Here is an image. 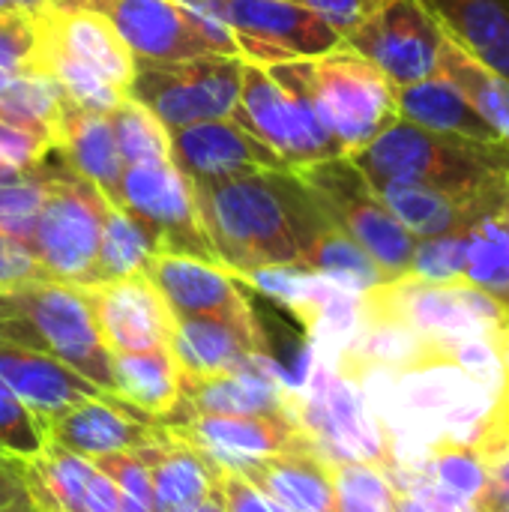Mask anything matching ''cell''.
Returning a JSON list of instances; mask_svg holds the SVG:
<instances>
[{"label": "cell", "mask_w": 509, "mask_h": 512, "mask_svg": "<svg viewBox=\"0 0 509 512\" xmlns=\"http://www.w3.org/2000/svg\"><path fill=\"white\" fill-rule=\"evenodd\" d=\"M51 150L54 144L45 132L0 114V180L39 168Z\"/></svg>", "instance_id": "42"}, {"label": "cell", "mask_w": 509, "mask_h": 512, "mask_svg": "<svg viewBox=\"0 0 509 512\" xmlns=\"http://www.w3.org/2000/svg\"><path fill=\"white\" fill-rule=\"evenodd\" d=\"M498 303H501V309H504V315H507V324H509V291L507 294H501V297H495Z\"/></svg>", "instance_id": "56"}, {"label": "cell", "mask_w": 509, "mask_h": 512, "mask_svg": "<svg viewBox=\"0 0 509 512\" xmlns=\"http://www.w3.org/2000/svg\"><path fill=\"white\" fill-rule=\"evenodd\" d=\"M396 105L402 120L417 123L423 129L480 144H504L498 132L480 117V111L444 75L396 87Z\"/></svg>", "instance_id": "31"}, {"label": "cell", "mask_w": 509, "mask_h": 512, "mask_svg": "<svg viewBox=\"0 0 509 512\" xmlns=\"http://www.w3.org/2000/svg\"><path fill=\"white\" fill-rule=\"evenodd\" d=\"M99 336L111 354L168 348L174 315L147 276H126L81 288Z\"/></svg>", "instance_id": "16"}, {"label": "cell", "mask_w": 509, "mask_h": 512, "mask_svg": "<svg viewBox=\"0 0 509 512\" xmlns=\"http://www.w3.org/2000/svg\"><path fill=\"white\" fill-rule=\"evenodd\" d=\"M168 354L180 375L207 378V375H222L255 354H267V339L258 327V318L237 321V318H216V315H195V318L174 321Z\"/></svg>", "instance_id": "23"}, {"label": "cell", "mask_w": 509, "mask_h": 512, "mask_svg": "<svg viewBox=\"0 0 509 512\" xmlns=\"http://www.w3.org/2000/svg\"><path fill=\"white\" fill-rule=\"evenodd\" d=\"M33 24L36 72L51 75L78 108L111 114L129 96L135 57L102 12L45 9Z\"/></svg>", "instance_id": "3"}, {"label": "cell", "mask_w": 509, "mask_h": 512, "mask_svg": "<svg viewBox=\"0 0 509 512\" xmlns=\"http://www.w3.org/2000/svg\"><path fill=\"white\" fill-rule=\"evenodd\" d=\"M306 429L330 462H372L390 471L396 465L390 444L369 417L357 387L342 372L315 369L309 399H300Z\"/></svg>", "instance_id": "14"}, {"label": "cell", "mask_w": 509, "mask_h": 512, "mask_svg": "<svg viewBox=\"0 0 509 512\" xmlns=\"http://www.w3.org/2000/svg\"><path fill=\"white\" fill-rule=\"evenodd\" d=\"M309 189V186H306ZM300 258L309 273H318L351 294H366L369 288L387 282L378 264L330 219L321 201L309 189V204L300 219Z\"/></svg>", "instance_id": "26"}, {"label": "cell", "mask_w": 509, "mask_h": 512, "mask_svg": "<svg viewBox=\"0 0 509 512\" xmlns=\"http://www.w3.org/2000/svg\"><path fill=\"white\" fill-rule=\"evenodd\" d=\"M174 3L189 15V21L207 39V45L213 48V54L240 57L237 42L231 36V27L225 21V0H174Z\"/></svg>", "instance_id": "45"}, {"label": "cell", "mask_w": 509, "mask_h": 512, "mask_svg": "<svg viewBox=\"0 0 509 512\" xmlns=\"http://www.w3.org/2000/svg\"><path fill=\"white\" fill-rule=\"evenodd\" d=\"M0 12H18L15 9V0H0Z\"/></svg>", "instance_id": "57"}, {"label": "cell", "mask_w": 509, "mask_h": 512, "mask_svg": "<svg viewBox=\"0 0 509 512\" xmlns=\"http://www.w3.org/2000/svg\"><path fill=\"white\" fill-rule=\"evenodd\" d=\"M108 120H111L123 165L171 162L168 129L132 96H123V102L108 114Z\"/></svg>", "instance_id": "38"}, {"label": "cell", "mask_w": 509, "mask_h": 512, "mask_svg": "<svg viewBox=\"0 0 509 512\" xmlns=\"http://www.w3.org/2000/svg\"><path fill=\"white\" fill-rule=\"evenodd\" d=\"M48 444L45 423L0 381V447L21 462L39 456Z\"/></svg>", "instance_id": "41"}, {"label": "cell", "mask_w": 509, "mask_h": 512, "mask_svg": "<svg viewBox=\"0 0 509 512\" xmlns=\"http://www.w3.org/2000/svg\"><path fill=\"white\" fill-rule=\"evenodd\" d=\"M24 465H27V462H21V459H15L12 453H6V450L0 447V468H3V471H12V474H18V477H24Z\"/></svg>", "instance_id": "55"}, {"label": "cell", "mask_w": 509, "mask_h": 512, "mask_svg": "<svg viewBox=\"0 0 509 512\" xmlns=\"http://www.w3.org/2000/svg\"><path fill=\"white\" fill-rule=\"evenodd\" d=\"M441 30L509 81V0H423Z\"/></svg>", "instance_id": "29"}, {"label": "cell", "mask_w": 509, "mask_h": 512, "mask_svg": "<svg viewBox=\"0 0 509 512\" xmlns=\"http://www.w3.org/2000/svg\"><path fill=\"white\" fill-rule=\"evenodd\" d=\"M3 18H6V12H0V24H3Z\"/></svg>", "instance_id": "58"}, {"label": "cell", "mask_w": 509, "mask_h": 512, "mask_svg": "<svg viewBox=\"0 0 509 512\" xmlns=\"http://www.w3.org/2000/svg\"><path fill=\"white\" fill-rule=\"evenodd\" d=\"M24 72H36V24L33 15L6 12L0 24V93Z\"/></svg>", "instance_id": "44"}, {"label": "cell", "mask_w": 509, "mask_h": 512, "mask_svg": "<svg viewBox=\"0 0 509 512\" xmlns=\"http://www.w3.org/2000/svg\"><path fill=\"white\" fill-rule=\"evenodd\" d=\"M330 219L378 264L384 279H402L411 270L417 237L384 207L351 156H336L294 171Z\"/></svg>", "instance_id": "9"}, {"label": "cell", "mask_w": 509, "mask_h": 512, "mask_svg": "<svg viewBox=\"0 0 509 512\" xmlns=\"http://www.w3.org/2000/svg\"><path fill=\"white\" fill-rule=\"evenodd\" d=\"M0 512H39V507L27 492H18V495H0Z\"/></svg>", "instance_id": "50"}, {"label": "cell", "mask_w": 509, "mask_h": 512, "mask_svg": "<svg viewBox=\"0 0 509 512\" xmlns=\"http://www.w3.org/2000/svg\"><path fill=\"white\" fill-rule=\"evenodd\" d=\"M189 186L219 267L234 276L264 267H303L297 219L306 186L294 171H252Z\"/></svg>", "instance_id": "1"}, {"label": "cell", "mask_w": 509, "mask_h": 512, "mask_svg": "<svg viewBox=\"0 0 509 512\" xmlns=\"http://www.w3.org/2000/svg\"><path fill=\"white\" fill-rule=\"evenodd\" d=\"M231 120L261 138L288 165V171L345 156L321 123L306 90L282 63L255 66L243 60L240 99Z\"/></svg>", "instance_id": "7"}, {"label": "cell", "mask_w": 509, "mask_h": 512, "mask_svg": "<svg viewBox=\"0 0 509 512\" xmlns=\"http://www.w3.org/2000/svg\"><path fill=\"white\" fill-rule=\"evenodd\" d=\"M240 75L243 60L222 54L174 63L135 60L129 96L141 102L168 132H174L231 117L240 99Z\"/></svg>", "instance_id": "10"}, {"label": "cell", "mask_w": 509, "mask_h": 512, "mask_svg": "<svg viewBox=\"0 0 509 512\" xmlns=\"http://www.w3.org/2000/svg\"><path fill=\"white\" fill-rule=\"evenodd\" d=\"M135 456L144 462L150 474L156 512L183 510L219 492L216 462L207 459L180 435H174L168 426H162L159 435L147 447L135 450Z\"/></svg>", "instance_id": "28"}, {"label": "cell", "mask_w": 509, "mask_h": 512, "mask_svg": "<svg viewBox=\"0 0 509 512\" xmlns=\"http://www.w3.org/2000/svg\"><path fill=\"white\" fill-rule=\"evenodd\" d=\"M225 21L240 60L255 66L312 60L345 45L339 30L294 0H225Z\"/></svg>", "instance_id": "13"}, {"label": "cell", "mask_w": 509, "mask_h": 512, "mask_svg": "<svg viewBox=\"0 0 509 512\" xmlns=\"http://www.w3.org/2000/svg\"><path fill=\"white\" fill-rule=\"evenodd\" d=\"M369 183H420L486 207L509 204V147L441 135L408 120L387 126L351 156Z\"/></svg>", "instance_id": "2"}, {"label": "cell", "mask_w": 509, "mask_h": 512, "mask_svg": "<svg viewBox=\"0 0 509 512\" xmlns=\"http://www.w3.org/2000/svg\"><path fill=\"white\" fill-rule=\"evenodd\" d=\"M105 207L108 201L93 183L66 171L60 162L48 168L45 204L30 237V252L48 279L75 288L99 282L96 261Z\"/></svg>", "instance_id": "8"}, {"label": "cell", "mask_w": 509, "mask_h": 512, "mask_svg": "<svg viewBox=\"0 0 509 512\" xmlns=\"http://www.w3.org/2000/svg\"><path fill=\"white\" fill-rule=\"evenodd\" d=\"M162 426V420L126 405L117 396L84 399L45 420L48 441L84 459H99L108 453H135L147 447Z\"/></svg>", "instance_id": "19"}, {"label": "cell", "mask_w": 509, "mask_h": 512, "mask_svg": "<svg viewBox=\"0 0 509 512\" xmlns=\"http://www.w3.org/2000/svg\"><path fill=\"white\" fill-rule=\"evenodd\" d=\"M294 3H300V6H306V9H312V12H318L333 30H339L342 33V39L360 24V21H366L384 0H294Z\"/></svg>", "instance_id": "48"}, {"label": "cell", "mask_w": 509, "mask_h": 512, "mask_svg": "<svg viewBox=\"0 0 509 512\" xmlns=\"http://www.w3.org/2000/svg\"><path fill=\"white\" fill-rule=\"evenodd\" d=\"M501 512H509V507H504V510H501Z\"/></svg>", "instance_id": "59"}, {"label": "cell", "mask_w": 509, "mask_h": 512, "mask_svg": "<svg viewBox=\"0 0 509 512\" xmlns=\"http://www.w3.org/2000/svg\"><path fill=\"white\" fill-rule=\"evenodd\" d=\"M114 396L126 405L168 420L180 405V372L168 348L138 351V354H111Z\"/></svg>", "instance_id": "32"}, {"label": "cell", "mask_w": 509, "mask_h": 512, "mask_svg": "<svg viewBox=\"0 0 509 512\" xmlns=\"http://www.w3.org/2000/svg\"><path fill=\"white\" fill-rule=\"evenodd\" d=\"M120 210H126L156 243V252L192 255L219 264L213 246L198 222L189 180L174 162L123 165L120 174Z\"/></svg>", "instance_id": "12"}, {"label": "cell", "mask_w": 509, "mask_h": 512, "mask_svg": "<svg viewBox=\"0 0 509 512\" xmlns=\"http://www.w3.org/2000/svg\"><path fill=\"white\" fill-rule=\"evenodd\" d=\"M486 468H489V483L480 501V512H501L509 507V447Z\"/></svg>", "instance_id": "49"}, {"label": "cell", "mask_w": 509, "mask_h": 512, "mask_svg": "<svg viewBox=\"0 0 509 512\" xmlns=\"http://www.w3.org/2000/svg\"><path fill=\"white\" fill-rule=\"evenodd\" d=\"M438 75H444L477 111L480 117L498 132V138L509 147V81L504 75L483 66L477 57H471L459 42H453L444 33Z\"/></svg>", "instance_id": "33"}, {"label": "cell", "mask_w": 509, "mask_h": 512, "mask_svg": "<svg viewBox=\"0 0 509 512\" xmlns=\"http://www.w3.org/2000/svg\"><path fill=\"white\" fill-rule=\"evenodd\" d=\"M24 489L39 512H120L114 483L93 459L51 441L24 465Z\"/></svg>", "instance_id": "22"}, {"label": "cell", "mask_w": 509, "mask_h": 512, "mask_svg": "<svg viewBox=\"0 0 509 512\" xmlns=\"http://www.w3.org/2000/svg\"><path fill=\"white\" fill-rule=\"evenodd\" d=\"M93 12H102L111 21L135 60L174 63L213 54L174 0H99Z\"/></svg>", "instance_id": "21"}, {"label": "cell", "mask_w": 509, "mask_h": 512, "mask_svg": "<svg viewBox=\"0 0 509 512\" xmlns=\"http://www.w3.org/2000/svg\"><path fill=\"white\" fill-rule=\"evenodd\" d=\"M417 471L426 480H432L438 489H444L453 498L468 501L480 510V501H483V492L489 483V468L471 441H459L450 435L435 441Z\"/></svg>", "instance_id": "35"}, {"label": "cell", "mask_w": 509, "mask_h": 512, "mask_svg": "<svg viewBox=\"0 0 509 512\" xmlns=\"http://www.w3.org/2000/svg\"><path fill=\"white\" fill-rule=\"evenodd\" d=\"M345 45L393 87H405L438 75L444 30L423 0H384L345 36Z\"/></svg>", "instance_id": "11"}, {"label": "cell", "mask_w": 509, "mask_h": 512, "mask_svg": "<svg viewBox=\"0 0 509 512\" xmlns=\"http://www.w3.org/2000/svg\"><path fill=\"white\" fill-rule=\"evenodd\" d=\"M366 330H396L417 339L498 336L509 330L501 303L474 285H435L414 276L390 279L360 294Z\"/></svg>", "instance_id": "6"}, {"label": "cell", "mask_w": 509, "mask_h": 512, "mask_svg": "<svg viewBox=\"0 0 509 512\" xmlns=\"http://www.w3.org/2000/svg\"><path fill=\"white\" fill-rule=\"evenodd\" d=\"M396 512H435L429 510L423 501H417L414 495H408V492H399L396 495Z\"/></svg>", "instance_id": "54"}, {"label": "cell", "mask_w": 509, "mask_h": 512, "mask_svg": "<svg viewBox=\"0 0 509 512\" xmlns=\"http://www.w3.org/2000/svg\"><path fill=\"white\" fill-rule=\"evenodd\" d=\"M51 156H57L66 171L93 183L108 204H120L123 159L108 114H93L69 102Z\"/></svg>", "instance_id": "27"}, {"label": "cell", "mask_w": 509, "mask_h": 512, "mask_svg": "<svg viewBox=\"0 0 509 512\" xmlns=\"http://www.w3.org/2000/svg\"><path fill=\"white\" fill-rule=\"evenodd\" d=\"M180 405L189 414H300V396L288 393L276 363L255 354L240 366L192 378L180 375Z\"/></svg>", "instance_id": "18"}, {"label": "cell", "mask_w": 509, "mask_h": 512, "mask_svg": "<svg viewBox=\"0 0 509 512\" xmlns=\"http://www.w3.org/2000/svg\"><path fill=\"white\" fill-rule=\"evenodd\" d=\"M369 186L384 201V207L402 222V228L411 231L417 240L465 228V225L483 219L486 213L501 210V207H486V204H477V201H465V198H456V195H447V192H438V189H429V186H420V183L378 180V183H369Z\"/></svg>", "instance_id": "30"}, {"label": "cell", "mask_w": 509, "mask_h": 512, "mask_svg": "<svg viewBox=\"0 0 509 512\" xmlns=\"http://www.w3.org/2000/svg\"><path fill=\"white\" fill-rule=\"evenodd\" d=\"M144 276L162 294L174 318H195V315H216V318H237V321L255 318L249 300L243 297V282L219 264L192 255L159 252L150 258Z\"/></svg>", "instance_id": "20"}, {"label": "cell", "mask_w": 509, "mask_h": 512, "mask_svg": "<svg viewBox=\"0 0 509 512\" xmlns=\"http://www.w3.org/2000/svg\"><path fill=\"white\" fill-rule=\"evenodd\" d=\"M69 102L72 99L63 93V87L51 75L24 72L21 78H15L0 93V114L45 132L51 138V144H57L60 123H63V114H66Z\"/></svg>", "instance_id": "37"}, {"label": "cell", "mask_w": 509, "mask_h": 512, "mask_svg": "<svg viewBox=\"0 0 509 512\" xmlns=\"http://www.w3.org/2000/svg\"><path fill=\"white\" fill-rule=\"evenodd\" d=\"M171 162L189 183H210L252 171H288V165L237 120H207L168 132Z\"/></svg>", "instance_id": "17"}, {"label": "cell", "mask_w": 509, "mask_h": 512, "mask_svg": "<svg viewBox=\"0 0 509 512\" xmlns=\"http://www.w3.org/2000/svg\"><path fill=\"white\" fill-rule=\"evenodd\" d=\"M255 483L264 495L291 512H336L333 471L321 450L234 459L222 465Z\"/></svg>", "instance_id": "25"}, {"label": "cell", "mask_w": 509, "mask_h": 512, "mask_svg": "<svg viewBox=\"0 0 509 512\" xmlns=\"http://www.w3.org/2000/svg\"><path fill=\"white\" fill-rule=\"evenodd\" d=\"M36 279H48V276L39 267L36 255L30 252V246L0 234V291H9L15 285L36 282Z\"/></svg>", "instance_id": "47"}, {"label": "cell", "mask_w": 509, "mask_h": 512, "mask_svg": "<svg viewBox=\"0 0 509 512\" xmlns=\"http://www.w3.org/2000/svg\"><path fill=\"white\" fill-rule=\"evenodd\" d=\"M462 282L492 297L509 291V204L459 228Z\"/></svg>", "instance_id": "34"}, {"label": "cell", "mask_w": 509, "mask_h": 512, "mask_svg": "<svg viewBox=\"0 0 509 512\" xmlns=\"http://www.w3.org/2000/svg\"><path fill=\"white\" fill-rule=\"evenodd\" d=\"M336 512H396V483L372 462H330Z\"/></svg>", "instance_id": "39"}, {"label": "cell", "mask_w": 509, "mask_h": 512, "mask_svg": "<svg viewBox=\"0 0 509 512\" xmlns=\"http://www.w3.org/2000/svg\"><path fill=\"white\" fill-rule=\"evenodd\" d=\"M174 512H225V504H222V495L216 492V495H210V498H204L198 504H189V507Z\"/></svg>", "instance_id": "52"}, {"label": "cell", "mask_w": 509, "mask_h": 512, "mask_svg": "<svg viewBox=\"0 0 509 512\" xmlns=\"http://www.w3.org/2000/svg\"><path fill=\"white\" fill-rule=\"evenodd\" d=\"M282 66L306 90L345 156L360 153L399 120L396 87L348 45L324 57L288 60Z\"/></svg>", "instance_id": "5"}, {"label": "cell", "mask_w": 509, "mask_h": 512, "mask_svg": "<svg viewBox=\"0 0 509 512\" xmlns=\"http://www.w3.org/2000/svg\"><path fill=\"white\" fill-rule=\"evenodd\" d=\"M18 492H27V489H24V477H18V474L0 468V495H18Z\"/></svg>", "instance_id": "51"}, {"label": "cell", "mask_w": 509, "mask_h": 512, "mask_svg": "<svg viewBox=\"0 0 509 512\" xmlns=\"http://www.w3.org/2000/svg\"><path fill=\"white\" fill-rule=\"evenodd\" d=\"M0 339L48 354L114 393L111 351L99 336L84 291L75 285L36 279L0 291Z\"/></svg>", "instance_id": "4"}, {"label": "cell", "mask_w": 509, "mask_h": 512, "mask_svg": "<svg viewBox=\"0 0 509 512\" xmlns=\"http://www.w3.org/2000/svg\"><path fill=\"white\" fill-rule=\"evenodd\" d=\"M93 465L114 483L120 512H156L150 474L135 453H108L93 459Z\"/></svg>", "instance_id": "43"}, {"label": "cell", "mask_w": 509, "mask_h": 512, "mask_svg": "<svg viewBox=\"0 0 509 512\" xmlns=\"http://www.w3.org/2000/svg\"><path fill=\"white\" fill-rule=\"evenodd\" d=\"M48 159L18 177H6L0 180V234L30 246L39 210L45 204V192H48Z\"/></svg>", "instance_id": "40"}, {"label": "cell", "mask_w": 509, "mask_h": 512, "mask_svg": "<svg viewBox=\"0 0 509 512\" xmlns=\"http://www.w3.org/2000/svg\"><path fill=\"white\" fill-rule=\"evenodd\" d=\"M216 489L222 495L225 512H291L276 504L270 495H264L255 483L222 465H216Z\"/></svg>", "instance_id": "46"}, {"label": "cell", "mask_w": 509, "mask_h": 512, "mask_svg": "<svg viewBox=\"0 0 509 512\" xmlns=\"http://www.w3.org/2000/svg\"><path fill=\"white\" fill-rule=\"evenodd\" d=\"M0 381L45 423L54 414L84 402V399H108L114 393L96 387L75 369L60 360L3 342L0 339Z\"/></svg>", "instance_id": "24"}, {"label": "cell", "mask_w": 509, "mask_h": 512, "mask_svg": "<svg viewBox=\"0 0 509 512\" xmlns=\"http://www.w3.org/2000/svg\"><path fill=\"white\" fill-rule=\"evenodd\" d=\"M48 9H57V12H75V9H96L99 0H45Z\"/></svg>", "instance_id": "53"}, {"label": "cell", "mask_w": 509, "mask_h": 512, "mask_svg": "<svg viewBox=\"0 0 509 512\" xmlns=\"http://www.w3.org/2000/svg\"><path fill=\"white\" fill-rule=\"evenodd\" d=\"M216 465L252 456L309 453L321 450L306 429L303 414H189L180 423H165Z\"/></svg>", "instance_id": "15"}, {"label": "cell", "mask_w": 509, "mask_h": 512, "mask_svg": "<svg viewBox=\"0 0 509 512\" xmlns=\"http://www.w3.org/2000/svg\"><path fill=\"white\" fill-rule=\"evenodd\" d=\"M159 255L150 234L120 207L108 204L102 219V240H99V261L96 273L99 282L144 276L150 258Z\"/></svg>", "instance_id": "36"}]
</instances>
